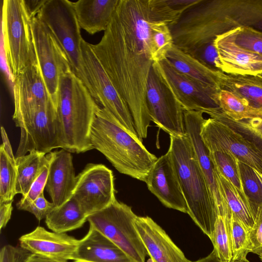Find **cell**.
<instances>
[{
	"instance_id": "d6986e66",
	"label": "cell",
	"mask_w": 262,
	"mask_h": 262,
	"mask_svg": "<svg viewBox=\"0 0 262 262\" xmlns=\"http://www.w3.org/2000/svg\"><path fill=\"white\" fill-rule=\"evenodd\" d=\"M203 114V113L200 111H184L186 134L191 143L200 166L215 202L218 215H224L230 209L217 181L214 165L210 158L209 151L201 137L202 128L206 120Z\"/></svg>"
},
{
	"instance_id": "1f68e13d",
	"label": "cell",
	"mask_w": 262,
	"mask_h": 262,
	"mask_svg": "<svg viewBox=\"0 0 262 262\" xmlns=\"http://www.w3.org/2000/svg\"><path fill=\"white\" fill-rule=\"evenodd\" d=\"M219 100L221 110L235 120L262 119V110L249 105L232 93L221 90Z\"/></svg>"
},
{
	"instance_id": "9a60e30c",
	"label": "cell",
	"mask_w": 262,
	"mask_h": 262,
	"mask_svg": "<svg viewBox=\"0 0 262 262\" xmlns=\"http://www.w3.org/2000/svg\"><path fill=\"white\" fill-rule=\"evenodd\" d=\"M58 148H60L59 124L56 107L51 103L36 111L20 127L15 158L32 151L47 154Z\"/></svg>"
},
{
	"instance_id": "44dd1931",
	"label": "cell",
	"mask_w": 262,
	"mask_h": 262,
	"mask_svg": "<svg viewBox=\"0 0 262 262\" xmlns=\"http://www.w3.org/2000/svg\"><path fill=\"white\" fill-rule=\"evenodd\" d=\"M46 189L55 207L71 198L75 188L76 176L71 152L61 149L51 151Z\"/></svg>"
},
{
	"instance_id": "e575fe53",
	"label": "cell",
	"mask_w": 262,
	"mask_h": 262,
	"mask_svg": "<svg viewBox=\"0 0 262 262\" xmlns=\"http://www.w3.org/2000/svg\"><path fill=\"white\" fill-rule=\"evenodd\" d=\"M16 159L9 157L2 145L0 146V202L13 201L16 193Z\"/></svg>"
},
{
	"instance_id": "9c48e42d",
	"label": "cell",
	"mask_w": 262,
	"mask_h": 262,
	"mask_svg": "<svg viewBox=\"0 0 262 262\" xmlns=\"http://www.w3.org/2000/svg\"><path fill=\"white\" fill-rule=\"evenodd\" d=\"M152 67L184 111L208 114L221 109L219 100L221 89L204 84L179 72L166 58L153 62Z\"/></svg>"
},
{
	"instance_id": "bcb514c9",
	"label": "cell",
	"mask_w": 262,
	"mask_h": 262,
	"mask_svg": "<svg viewBox=\"0 0 262 262\" xmlns=\"http://www.w3.org/2000/svg\"><path fill=\"white\" fill-rule=\"evenodd\" d=\"M1 130L2 138L3 141V143L2 144H1V145L4 148V150H5L6 154L9 156V157L12 160H15V157L14 156L13 153L11 144L10 143L7 133L4 127L3 126H1Z\"/></svg>"
},
{
	"instance_id": "f546056e",
	"label": "cell",
	"mask_w": 262,
	"mask_h": 262,
	"mask_svg": "<svg viewBox=\"0 0 262 262\" xmlns=\"http://www.w3.org/2000/svg\"><path fill=\"white\" fill-rule=\"evenodd\" d=\"M209 151L210 158L215 168L235 187L248 205L243 188L238 160L228 150Z\"/></svg>"
},
{
	"instance_id": "7dc6e473",
	"label": "cell",
	"mask_w": 262,
	"mask_h": 262,
	"mask_svg": "<svg viewBox=\"0 0 262 262\" xmlns=\"http://www.w3.org/2000/svg\"><path fill=\"white\" fill-rule=\"evenodd\" d=\"M192 262H222L217 257L215 251H213L207 256ZM230 262H249L247 259Z\"/></svg>"
},
{
	"instance_id": "7bdbcfd3",
	"label": "cell",
	"mask_w": 262,
	"mask_h": 262,
	"mask_svg": "<svg viewBox=\"0 0 262 262\" xmlns=\"http://www.w3.org/2000/svg\"><path fill=\"white\" fill-rule=\"evenodd\" d=\"M13 210L12 202H0V230L4 228L11 219Z\"/></svg>"
},
{
	"instance_id": "83f0119b",
	"label": "cell",
	"mask_w": 262,
	"mask_h": 262,
	"mask_svg": "<svg viewBox=\"0 0 262 262\" xmlns=\"http://www.w3.org/2000/svg\"><path fill=\"white\" fill-rule=\"evenodd\" d=\"M46 154L32 151L26 155L16 157L17 170L16 193L25 196L38 174Z\"/></svg>"
},
{
	"instance_id": "3957f363",
	"label": "cell",
	"mask_w": 262,
	"mask_h": 262,
	"mask_svg": "<svg viewBox=\"0 0 262 262\" xmlns=\"http://www.w3.org/2000/svg\"><path fill=\"white\" fill-rule=\"evenodd\" d=\"M90 140L93 148L102 154L119 172L144 182L158 159L141 140L124 129L102 107L96 113Z\"/></svg>"
},
{
	"instance_id": "d6a6232c",
	"label": "cell",
	"mask_w": 262,
	"mask_h": 262,
	"mask_svg": "<svg viewBox=\"0 0 262 262\" xmlns=\"http://www.w3.org/2000/svg\"><path fill=\"white\" fill-rule=\"evenodd\" d=\"M225 216L231 254V261L247 259L249 253V231L232 213Z\"/></svg>"
},
{
	"instance_id": "6da1fadb",
	"label": "cell",
	"mask_w": 262,
	"mask_h": 262,
	"mask_svg": "<svg viewBox=\"0 0 262 262\" xmlns=\"http://www.w3.org/2000/svg\"><path fill=\"white\" fill-rule=\"evenodd\" d=\"M153 0H119L100 41L92 48L112 83L127 105L142 141L151 121L146 101L152 68L149 42L155 21L166 23Z\"/></svg>"
},
{
	"instance_id": "484cf974",
	"label": "cell",
	"mask_w": 262,
	"mask_h": 262,
	"mask_svg": "<svg viewBox=\"0 0 262 262\" xmlns=\"http://www.w3.org/2000/svg\"><path fill=\"white\" fill-rule=\"evenodd\" d=\"M221 89L229 91L249 105L262 110V78L223 73Z\"/></svg>"
},
{
	"instance_id": "5b68a950",
	"label": "cell",
	"mask_w": 262,
	"mask_h": 262,
	"mask_svg": "<svg viewBox=\"0 0 262 262\" xmlns=\"http://www.w3.org/2000/svg\"><path fill=\"white\" fill-rule=\"evenodd\" d=\"M190 25L203 44L239 27L262 31V0H201L192 10Z\"/></svg>"
},
{
	"instance_id": "c3c4849f",
	"label": "cell",
	"mask_w": 262,
	"mask_h": 262,
	"mask_svg": "<svg viewBox=\"0 0 262 262\" xmlns=\"http://www.w3.org/2000/svg\"><path fill=\"white\" fill-rule=\"evenodd\" d=\"M25 262H68V261L53 260L43 258L31 254L26 259Z\"/></svg>"
},
{
	"instance_id": "b9f144b4",
	"label": "cell",
	"mask_w": 262,
	"mask_h": 262,
	"mask_svg": "<svg viewBox=\"0 0 262 262\" xmlns=\"http://www.w3.org/2000/svg\"><path fill=\"white\" fill-rule=\"evenodd\" d=\"M31 254L20 246L7 245L0 252V262H25Z\"/></svg>"
},
{
	"instance_id": "ac0fdd59",
	"label": "cell",
	"mask_w": 262,
	"mask_h": 262,
	"mask_svg": "<svg viewBox=\"0 0 262 262\" xmlns=\"http://www.w3.org/2000/svg\"><path fill=\"white\" fill-rule=\"evenodd\" d=\"M79 239L66 233L50 231L37 226L19 238L21 248L36 256L58 260H73Z\"/></svg>"
},
{
	"instance_id": "7c38bea8",
	"label": "cell",
	"mask_w": 262,
	"mask_h": 262,
	"mask_svg": "<svg viewBox=\"0 0 262 262\" xmlns=\"http://www.w3.org/2000/svg\"><path fill=\"white\" fill-rule=\"evenodd\" d=\"M201 135L209 151L228 150L262 176V148L238 131L210 117L205 120Z\"/></svg>"
},
{
	"instance_id": "681fc988",
	"label": "cell",
	"mask_w": 262,
	"mask_h": 262,
	"mask_svg": "<svg viewBox=\"0 0 262 262\" xmlns=\"http://www.w3.org/2000/svg\"><path fill=\"white\" fill-rule=\"evenodd\" d=\"M260 258V259L262 260V252L258 255Z\"/></svg>"
},
{
	"instance_id": "4316f807",
	"label": "cell",
	"mask_w": 262,
	"mask_h": 262,
	"mask_svg": "<svg viewBox=\"0 0 262 262\" xmlns=\"http://www.w3.org/2000/svg\"><path fill=\"white\" fill-rule=\"evenodd\" d=\"M88 217L76 200L71 197L62 205L55 207L45 219V223L52 231L66 233L81 228Z\"/></svg>"
},
{
	"instance_id": "ffe728a7",
	"label": "cell",
	"mask_w": 262,
	"mask_h": 262,
	"mask_svg": "<svg viewBox=\"0 0 262 262\" xmlns=\"http://www.w3.org/2000/svg\"><path fill=\"white\" fill-rule=\"evenodd\" d=\"M135 226L150 262H192L166 232L149 216H137Z\"/></svg>"
},
{
	"instance_id": "d4e9b609",
	"label": "cell",
	"mask_w": 262,
	"mask_h": 262,
	"mask_svg": "<svg viewBox=\"0 0 262 262\" xmlns=\"http://www.w3.org/2000/svg\"><path fill=\"white\" fill-rule=\"evenodd\" d=\"M166 59L179 72L207 85L221 89L223 72L211 69L173 45Z\"/></svg>"
},
{
	"instance_id": "8fae6325",
	"label": "cell",
	"mask_w": 262,
	"mask_h": 262,
	"mask_svg": "<svg viewBox=\"0 0 262 262\" xmlns=\"http://www.w3.org/2000/svg\"><path fill=\"white\" fill-rule=\"evenodd\" d=\"M72 197L88 217L107 207L116 199L112 171L102 164H88L76 176Z\"/></svg>"
},
{
	"instance_id": "ba28073f",
	"label": "cell",
	"mask_w": 262,
	"mask_h": 262,
	"mask_svg": "<svg viewBox=\"0 0 262 262\" xmlns=\"http://www.w3.org/2000/svg\"><path fill=\"white\" fill-rule=\"evenodd\" d=\"M138 216L116 199L88 217L94 227L120 248L134 262H145L147 253L135 226Z\"/></svg>"
},
{
	"instance_id": "ee69618b",
	"label": "cell",
	"mask_w": 262,
	"mask_h": 262,
	"mask_svg": "<svg viewBox=\"0 0 262 262\" xmlns=\"http://www.w3.org/2000/svg\"><path fill=\"white\" fill-rule=\"evenodd\" d=\"M46 0H24L26 8L33 18L37 16Z\"/></svg>"
},
{
	"instance_id": "8d00e7d4",
	"label": "cell",
	"mask_w": 262,
	"mask_h": 262,
	"mask_svg": "<svg viewBox=\"0 0 262 262\" xmlns=\"http://www.w3.org/2000/svg\"><path fill=\"white\" fill-rule=\"evenodd\" d=\"M210 240L219 259L222 262H230L231 254L225 215H218Z\"/></svg>"
},
{
	"instance_id": "2e32d148",
	"label": "cell",
	"mask_w": 262,
	"mask_h": 262,
	"mask_svg": "<svg viewBox=\"0 0 262 262\" xmlns=\"http://www.w3.org/2000/svg\"><path fill=\"white\" fill-rule=\"evenodd\" d=\"M13 120L15 125L20 128L36 111L53 102L46 87L38 63L25 69L13 78Z\"/></svg>"
},
{
	"instance_id": "60d3db41",
	"label": "cell",
	"mask_w": 262,
	"mask_h": 262,
	"mask_svg": "<svg viewBox=\"0 0 262 262\" xmlns=\"http://www.w3.org/2000/svg\"><path fill=\"white\" fill-rule=\"evenodd\" d=\"M54 208V204L45 198L43 192L24 210L33 214L38 221H40L46 219Z\"/></svg>"
},
{
	"instance_id": "8992f818",
	"label": "cell",
	"mask_w": 262,
	"mask_h": 262,
	"mask_svg": "<svg viewBox=\"0 0 262 262\" xmlns=\"http://www.w3.org/2000/svg\"><path fill=\"white\" fill-rule=\"evenodd\" d=\"M2 19L6 63L14 78L28 67L38 63L32 18L24 0H4Z\"/></svg>"
},
{
	"instance_id": "5bb4252c",
	"label": "cell",
	"mask_w": 262,
	"mask_h": 262,
	"mask_svg": "<svg viewBox=\"0 0 262 262\" xmlns=\"http://www.w3.org/2000/svg\"><path fill=\"white\" fill-rule=\"evenodd\" d=\"M146 101L151 120L158 126L170 136L186 135L184 110L152 67L147 81Z\"/></svg>"
},
{
	"instance_id": "603a6c76",
	"label": "cell",
	"mask_w": 262,
	"mask_h": 262,
	"mask_svg": "<svg viewBox=\"0 0 262 262\" xmlns=\"http://www.w3.org/2000/svg\"><path fill=\"white\" fill-rule=\"evenodd\" d=\"M73 262H134L120 248L92 226L81 239Z\"/></svg>"
},
{
	"instance_id": "e0dca14e",
	"label": "cell",
	"mask_w": 262,
	"mask_h": 262,
	"mask_svg": "<svg viewBox=\"0 0 262 262\" xmlns=\"http://www.w3.org/2000/svg\"><path fill=\"white\" fill-rule=\"evenodd\" d=\"M166 207L187 213L188 209L169 150L158 158L145 182Z\"/></svg>"
},
{
	"instance_id": "52a82bcc",
	"label": "cell",
	"mask_w": 262,
	"mask_h": 262,
	"mask_svg": "<svg viewBox=\"0 0 262 262\" xmlns=\"http://www.w3.org/2000/svg\"><path fill=\"white\" fill-rule=\"evenodd\" d=\"M36 16L56 39L66 55L72 71L96 101V96L85 72L81 50L83 38L73 2L46 0Z\"/></svg>"
},
{
	"instance_id": "ab89813d",
	"label": "cell",
	"mask_w": 262,
	"mask_h": 262,
	"mask_svg": "<svg viewBox=\"0 0 262 262\" xmlns=\"http://www.w3.org/2000/svg\"><path fill=\"white\" fill-rule=\"evenodd\" d=\"M248 251L259 255L262 252V206L258 208L253 228L248 232Z\"/></svg>"
},
{
	"instance_id": "4fadbf2b",
	"label": "cell",
	"mask_w": 262,
	"mask_h": 262,
	"mask_svg": "<svg viewBox=\"0 0 262 262\" xmlns=\"http://www.w3.org/2000/svg\"><path fill=\"white\" fill-rule=\"evenodd\" d=\"M32 26L37 62L48 92L56 107L60 77L72 69L58 42L37 16L32 18Z\"/></svg>"
},
{
	"instance_id": "f907efd6",
	"label": "cell",
	"mask_w": 262,
	"mask_h": 262,
	"mask_svg": "<svg viewBox=\"0 0 262 262\" xmlns=\"http://www.w3.org/2000/svg\"><path fill=\"white\" fill-rule=\"evenodd\" d=\"M257 76L262 78V73L258 74Z\"/></svg>"
},
{
	"instance_id": "74e56055",
	"label": "cell",
	"mask_w": 262,
	"mask_h": 262,
	"mask_svg": "<svg viewBox=\"0 0 262 262\" xmlns=\"http://www.w3.org/2000/svg\"><path fill=\"white\" fill-rule=\"evenodd\" d=\"M50 163V154H47L45 157L40 170L33 182L28 193L17 203L16 206L18 209L24 210L26 207L32 203L42 193L47 182L49 166Z\"/></svg>"
},
{
	"instance_id": "cb8c5ba5",
	"label": "cell",
	"mask_w": 262,
	"mask_h": 262,
	"mask_svg": "<svg viewBox=\"0 0 262 262\" xmlns=\"http://www.w3.org/2000/svg\"><path fill=\"white\" fill-rule=\"evenodd\" d=\"M119 0H79L73 2L80 28L94 35L105 31Z\"/></svg>"
},
{
	"instance_id": "f35d334b",
	"label": "cell",
	"mask_w": 262,
	"mask_h": 262,
	"mask_svg": "<svg viewBox=\"0 0 262 262\" xmlns=\"http://www.w3.org/2000/svg\"><path fill=\"white\" fill-rule=\"evenodd\" d=\"M214 40L205 43L187 53L209 68L221 71V61Z\"/></svg>"
},
{
	"instance_id": "277c9868",
	"label": "cell",
	"mask_w": 262,
	"mask_h": 262,
	"mask_svg": "<svg viewBox=\"0 0 262 262\" xmlns=\"http://www.w3.org/2000/svg\"><path fill=\"white\" fill-rule=\"evenodd\" d=\"M170 137L168 150L187 203L188 214L210 239L218 216L215 202L188 137L186 134Z\"/></svg>"
},
{
	"instance_id": "4dcf8cb0",
	"label": "cell",
	"mask_w": 262,
	"mask_h": 262,
	"mask_svg": "<svg viewBox=\"0 0 262 262\" xmlns=\"http://www.w3.org/2000/svg\"><path fill=\"white\" fill-rule=\"evenodd\" d=\"M244 193L255 220L258 208L262 206V176L255 169L239 161Z\"/></svg>"
},
{
	"instance_id": "7a4b0ae2",
	"label": "cell",
	"mask_w": 262,
	"mask_h": 262,
	"mask_svg": "<svg viewBox=\"0 0 262 262\" xmlns=\"http://www.w3.org/2000/svg\"><path fill=\"white\" fill-rule=\"evenodd\" d=\"M100 107L72 70L61 75L56 104L60 148L77 154L94 149L90 140L91 130Z\"/></svg>"
},
{
	"instance_id": "f6af8a7d",
	"label": "cell",
	"mask_w": 262,
	"mask_h": 262,
	"mask_svg": "<svg viewBox=\"0 0 262 262\" xmlns=\"http://www.w3.org/2000/svg\"><path fill=\"white\" fill-rule=\"evenodd\" d=\"M247 127L262 140V119H253L242 120Z\"/></svg>"
},
{
	"instance_id": "836d02e7",
	"label": "cell",
	"mask_w": 262,
	"mask_h": 262,
	"mask_svg": "<svg viewBox=\"0 0 262 262\" xmlns=\"http://www.w3.org/2000/svg\"><path fill=\"white\" fill-rule=\"evenodd\" d=\"M149 42L153 62L165 59L167 52L174 45L168 25L161 21L153 22L150 27Z\"/></svg>"
},
{
	"instance_id": "7402d4cb",
	"label": "cell",
	"mask_w": 262,
	"mask_h": 262,
	"mask_svg": "<svg viewBox=\"0 0 262 262\" xmlns=\"http://www.w3.org/2000/svg\"><path fill=\"white\" fill-rule=\"evenodd\" d=\"M225 74L257 76L262 73V57L236 45L226 32L214 40Z\"/></svg>"
},
{
	"instance_id": "30bf717a",
	"label": "cell",
	"mask_w": 262,
	"mask_h": 262,
	"mask_svg": "<svg viewBox=\"0 0 262 262\" xmlns=\"http://www.w3.org/2000/svg\"><path fill=\"white\" fill-rule=\"evenodd\" d=\"M81 50L85 72L97 103L108 111L124 129L136 139H140L127 105L109 79L91 44L83 39Z\"/></svg>"
},
{
	"instance_id": "f1b7e54d",
	"label": "cell",
	"mask_w": 262,
	"mask_h": 262,
	"mask_svg": "<svg viewBox=\"0 0 262 262\" xmlns=\"http://www.w3.org/2000/svg\"><path fill=\"white\" fill-rule=\"evenodd\" d=\"M214 167L217 181L230 211L248 231L250 230L254 225L255 220L248 205L235 187Z\"/></svg>"
},
{
	"instance_id": "d590c367",
	"label": "cell",
	"mask_w": 262,
	"mask_h": 262,
	"mask_svg": "<svg viewBox=\"0 0 262 262\" xmlns=\"http://www.w3.org/2000/svg\"><path fill=\"white\" fill-rule=\"evenodd\" d=\"M226 33L238 47L262 57V31L250 27H239Z\"/></svg>"
}]
</instances>
